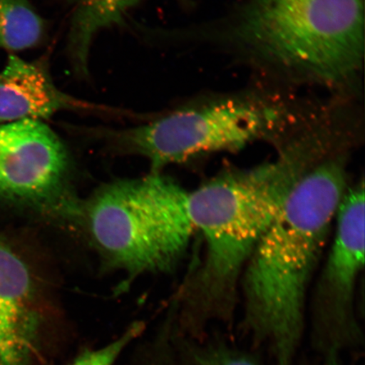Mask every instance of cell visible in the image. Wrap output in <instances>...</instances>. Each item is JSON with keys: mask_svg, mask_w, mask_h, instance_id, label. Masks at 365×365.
<instances>
[{"mask_svg": "<svg viewBox=\"0 0 365 365\" xmlns=\"http://www.w3.org/2000/svg\"><path fill=\"white\" fill-rule=\"evenodd\" d=\"M29 267L0 240V365H29L36 345L38 317Z\"/></svg>", "mask_w": 365, "mask_h": 365, "instance_id": "9c48e42d", "label": "cell"}, {"mask_svg": "<svg viewBox=\"0 0 365 365\" xmlns=\"http://www.w3.org/2000/svg\"><path fill=\"white\" fill-rule=\"evenodd\" d=\"M284 103L254 95L227 96L187 105L143 124L108 130L109 147L147 159L153 173L200 155L244 148L290 122Z\"/></svg>", "mask_w": 365, "mask_h": 365, "instance_id": "5b68a950", "label": "cell"}, {"mask_svg": "<svg viewBox=\"0 0 365 365\" xmlns=\"http://www.w3.org/2000/svg\"><path fill=\"white\" fill-rule=\"evenodd\" d=\"M187 198V191L159 173L109 182L86 205L91 239L108 267L130 277L170 272L194 234Z\"/></svg>", "mask_w": 365, "mask_h": 365, "instance_id": "277c9868", "label": "cell"}, {"mask_svg": "<svg viewBox=\"0 0 365 365\" xmlns=\"http://www.w3.org/2000/svg\"><path fill=\"white\" fill-rule=\"evenodd\" d=\"M346 188L344 158L319 162L296 185L242 274V331L275 365H294L309 284Z\"/></svg>", "mask_w": 365, "mask_h": 365, "instance_id": "7a4b0ae2", "label": "cell"}, {"mask_svg": "<svg viewBox=\"0 0 365 365\" xmlns=\"http://www.w3.org/2000/svg\"><path fill=\"white\" fill-rule=\"evenodd\" d=\"M227 36L264 66L325 86L344 85L363 65L364 0H244Z\"/></svg>", "mask_w": 365, "mask_h": 365, "instance_id": "3957f363", "label": "cell"}, {"mask_svg": "<svg viewBox=\"0 0 365 365\" xmlns=\"http://www.w3.org/2000/svg\"><path fill=\"white\" fill-rule=\"evenodd\" d=\"M195 346L190 365H259L250 356L217 339Z\"/></svg>", "mask_w": 365, "mask_h": 365, "instance_id": "7c38bea8", "label": "cell"}, {"mask_svg": "<svg viewBox=\"0 0 365 365\" xmlns=\"http://www.w3.org/2000/svg\"><path fill=\"white\" fill-rule=\"evenodd\" d=\"M44 22L29 0H0V48L21 51L43 39Z\"/></svg>", "mask_w": 365, "mask_h": 365, "instance_id": "8fae6325", "label": "cell"}, {"mask_svg": "<svg viewBox=\"0 0 365 365\" xmlns=\"http://www.w3.org/2000/svg\"><path fill=\"white\" fill-rule=\"evenodd\" d=\"M62 111L115 113L113 108L63 93L54 83L47 62L9 56L0 72V124L43 121Z\"/></svg>", "mask_w": 365, "mask_h": 365, "instance_id": "ba28073f", "label": "cell"}, {"mask_svg": "<svg viewBox=\"0 0 365 365\" xmlns=\"http://www.w3.org/2000/svg\"><path fill=\"white\" fill-rule=\"evenodd\" d=\"M68 164L65 145L43 121L0 124V200L48 204L61 192Z\"/></svg>", "mask_w": 365, "mask_h": 365, "instance_id": "52a82bcc", "label": "cell"}, {"mask_svg": "<svg viewBox=\"0 0 365 365\" xmlns=\"http://www.w3.org/2000/svg\"><path fill=\"white\" fill-rule=\"evenodd\" d=\"M364 197L363 180L346 188L331 248L314 287L310 341L322 365H344L346 353L364 345L356 293L364 263Z\"/></svg>", "mask_w": 365, "mask_h": 365, "instance_id": "8992f818", "label": "cell"}, {"mask_svg": "<svg viewBox=\"0 0 365 365\" xmlns=\"http://www.w3.org/2000/svg\"><path fill=\"white\" fill-rule=\"evenodd\" d=\"M143 326L135 324L116 340L101 348L81 354L70 365H113L124 350L143 332Z\"/></svg>", "mask_w": 365, "mask_h": 365, "instance_id": "4fadbf2b", "label": "cell"}, {"mask_svg": "<svg viewBox=\"0 0 365 365\" xmlns=\"http://www.w3.org/2000/svg\"><path fill=\"white\" fill-rule=\"evenodd\" d=\"M327 135L299 137L271 161L188 192L189 216L205 242L203 262L185 294V324L196 339L214 323L234 321L246 264L296 185L326 158Z\"/></svg>", "mask_w": 365, "mask_h": 365, "instance_id": "6da1fadb", "label": "cell"}, {"mask_svg": "<svg viewBox=\"0 0 365 365\" xmlns=\"http://www.w3.org/2000/svg\"><path fill=\"white\" fill-rule=\"evenodd\" d=\"M71 6L68 53L75 70L88 74L91 43L100 31L120 24L141 0H68Z\"/></svg>", "mask_w": 365, "mask_h": 365, "instance_id": "30bf717a", "label": "cell"}]
</instances>
